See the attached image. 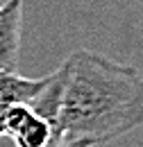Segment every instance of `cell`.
Instances as JSON below:
<instances>
[{"instance_id": "cell-1", "label": "cell", "mask_w": 143, "mask_h": 147, "mask_svg": "<svg viewBox=\"0 0 143 147\" xmlns=\"http://www.w3.org/2000/svg\"><path fill=\"white\" fill-rule=\"evenodd\" d=\"M61 143L116 140L143 122V75L89 48L73 50L61 63Z\"/></svg>"}, {"instance_id": "cell-2", "label": "cell", "mask_w": 143, "mask_h": 147, "mask_svg": "<svg viewBox=\"0 0 143 147\" xmlns=\"http://www.w3.org/2000/svg\"><path fill=\"white\" fill-rule=\"evenodd\" d=\"M23 30V0H9L0 5V70H18Z\"/></svg>"}, {"instance_id": "cell-3", "label": "cell", "mask_w": 143, "mask_h": 147, "mask_svg": "<svg viewBox=\"0 0 143 147\" xmlns=\"http://www.w3.org/2000/svg\"><path fill=\"white\" fill-rule=\"evenodd\" d=\"M43 77H23V75L9 73V70H0V111H5L12 104H27L32 97H34L39 88L43 86Z\"/></svg>"}, {"instance_id": "cell-4", "label": "cell", "mask_w": 143, "mask_h": 147, "mask_svg": "<svg viewBox=\"0 0 143 147\" xmlns=\"http://www.w3.org/2000/svg\"><path fill=\"white\" fill-rule=\"evenodd\" d=\"M61 147H93L89 140H73V143H64Z\"/></svg>"}, {"instance_id": "cell-5", "label": "cell", "mask_w": 143, "mask_h": 147, "mask_svg": "<svg viewBox=\"0 0 143 147\" xmlns=\"http://www.w3.org/2000/svg\"><path fill=\"white\" fill-rule=\"evenodd\" d=\"M5 2H9V0H0V5H5Z\"/></svg>"}]
</instances>
